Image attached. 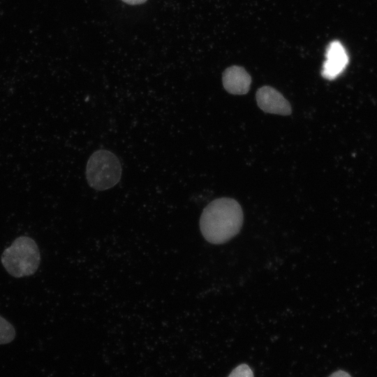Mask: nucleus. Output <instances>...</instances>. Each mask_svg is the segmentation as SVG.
Returning a JSON list of instances; mask_svg holds the SVG:
<instances>
[{
    "label": "nucleus",
    "mask_w": 377,
    "mask_h": 377,
    "mask_svg": "<svg viewBox=\"0 0 377 377\" xmlns=\"http://www.w3.org/2000/svg\"><path fill=\"white\" fill-rule=\"evenodd\" d=\"M243 223L240 205L230 198H220L209 202L200 219V228L204 238L215 244H223L235 236Z\"/></svg>",
    "instance_id": "nucleus-1"
},
{
    "label": "nucleus",
    "mask_w": 377,
    "mask_h": 377,
    "mask_svg": "<svg viewBox=\"0 0 377 377\" xmlns=\"http://www.w3.org/2000/svg\"><path fill=\"white\" fill-rule=\"evenodd\" d=\"M1 263L11 276L20 278L34 274L40 262V254L36 242L27 236H20L3 252Z\"/></svg>",
    "instance_id": "nucleus-2"
},
{
    "label": "nucleus",
    "mask_w": 377,
    "mask_h": 377,
    "mask_svg": "<svg viewBox=\"0 0 377 377\" xmlns=\"http://www.w3.org/2000/svg\"><path fill=\"white\" fill-rule=\"evenodd\" d=\"M121 165L112 152L100 149L89 157L86 167V177L89 185L98 191L113 187L120 180Z\"/></svg>",
    "instance_id": "nucleus-3"
},
{
    "label": "nucleus",
    "mask_w": 377,
    "mask_h": 377,
    "mask_svg": "<svg viewBox=\"0 0 377 377\" xmlns=\"http://www.w3.org/2000/svg\"><path fill=\"white\" fill-rule=\"evenodd\" d=\"M325 57L321 75L325 79L334 80L346 68L348 55L343 45L338 40H334L328 45Z\"/></svg>",
    "instance_id": "nucleus-4"
},
{
    "label": "nucleus",
    "mask_w": 377,
    "mask_h": 377,
    "mask_svg": "<svg viewBox=\"0 0 377 377\" xmlns=\"http://www.w3.org/2000/svg\"><path fill=\"white\" fill-rule=\"evenodd\" d=\"M256 97L258 105L265 112L281 115L291 114L289 102L273 87L264 86L259 88Z\"/></svg>",
    "instance_id": "nucleus-5"
},
{
    "label": "nucleus",
    "mask_w": 377,
    "mask_h": 377,
    "mask_svg": "<svg viewBox=\"0 0 377 377\" xmlns=\"http://www.w3.org/2000/svg\"><path fill=\"white\" fill-rule=\"evenodd\" d=\"M222 81L223 87L228 92L241 95L249 91L251 77L243 67L232 66L223 73Z\"/></svg>",
    "instance_id": "nucleus-6"
},
{
    "label": "nucleus",
    "mask_w": 377,
    "mask_h": 377,
    "mask_svg": "<svg viewBox=\"0 0 377 377\" xmlns=\"http://www.w3.org/2000/svg\"><path fill=\"white\" fill-rule=\"evenodd\" d=\"M15 337V330L13 325L0 316V344L11 342Z\"/></svg>",
    "instance_id": "nucleus-7"
},
{
    "label": "nucleus",
    "mask_w": 377,
    "mask_h": 377,
    "mask_svg": "<svg viewBox=\"0 0 377 377\" xmlns=\"http://www.w3.org/2000/svg\"><path fill=\"white\" fill-rule=\"evenodd\" d=\"M228 377H253V373L249 365L241 364L231 371Z\"/></svg>",
    "instance_id": "nucleus-8"
},
{
    "label": "nucleus",
    "mask_w": 377,
    "mask_h": 377,
    "mask_svg": "<svg viewBox=\"0 0 377 377\" xmlns=\"http://www.w3.org/2000/svg\"><path fill=\"white\" fill-rule=\"evenodd\" d=\"M328 377H351V376L345 371L338 370V371L332 373Z\"/></svg>",
    "instance_id": "nucleus-9"
},
{
    "label": "nucleus",
    "mask_w": 377,
    "mask_h": 377,
    "mask_svg": "<svg viewBox=\"0 0 377 377\" xmlns=\"http://www.w3.org/2000/svg\"><path fill=\"white\" fill-rule=\"evenodd\" d=\"M129 5H138L146 2L147 0H121Z\"/></svg>",
    "instance_id": "nucleus-10"
}]
</instances>
